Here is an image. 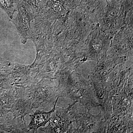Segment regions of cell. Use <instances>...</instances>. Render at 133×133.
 <instances>
[{
    "label": "cell",
    "mask_w": 133,
    "mask_h": 133,
    "mask_svg": "<svg viewBox=\"0 0 133 133\" xmlns=\"http://www.w3.org/2000/svg\"><path fill=\"white\" fill-rule=\"evenodd\" d=\"M29 66L15 64L12 66L10 71V79L12 84L24 85L35 84L41 78L36 69L31 70Z\"/></svg>",
    "instance_id": "cell-1"
},
{
    "label": "cell",
    "mask_w": 133,
    "mask_h": 133,
    "mask_svg": "<svg viewBox=\"0 0 133 133\" xmlns=\"http://www.w3.org/2000/svg\"><path fill=\"white\" fill-rule=\"evenodd\" d=\"M56 100L53 109L50 111L46 112L43 111L36 110L33 114L29 115L30 118V122L27 127L28 132L34 133L37 132L38 129L45 126L46 124L50 120L51 115L56 109V105L58 99Z\"/></svg>",
    "instance_id": "cell-2"
}]
</instances>
